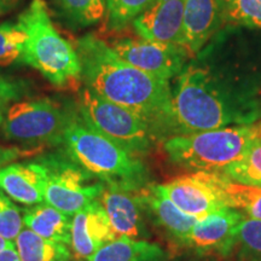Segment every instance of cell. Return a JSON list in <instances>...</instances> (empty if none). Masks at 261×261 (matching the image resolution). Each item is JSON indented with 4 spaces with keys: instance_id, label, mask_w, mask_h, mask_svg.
Segmentation results:
<instances>
[{
    "instance_id": "1",
    "label": "cell",
    "mask_w": 261,
    "mask_h": 261,
    "mask_svg": "<svg viewBox=\"0 0 261 261\" xmlns=\"http://www.w3.org/2000/svg\"><path fill=\"white\" fill-rule=\"evenodd\" d=\"M83 80L98 96L145 120L158 137L171 133L172 90L165 81L121 60L94 34L77 39Z\"/></svg>"
},
{
    "instance_id": "2",
    "label": "cell",
    "mask_w": 261,
    "mask_h": 261,
    "mask_svg": "<svg viewBox=\"0 0 261 261\" xmlns=\"http://www.w3.org/2000/svg\"><path fill=\"white\" fill-rule=\"evenodd\" d=\"M261 117L250 96L225 86L210 69L190 64L172 91L171 133L190 135L231 126H249Z\"/></svg>"
},
{
    "instance_id": "3",
    "label": "cell",
    "mask_w": 261,
    "mask_h": 261,
    "mask_svg": "<svg viewBox=\"0 0 261 261\" xmlns=\"http://www.w3.org/2000/svg\"><path fill=\"white\" fill-rule=\"evenodd\" d=\"M61 145L107 188L140 191L146 187L149 172L142 160L87 125L79 110L65 129Z\"/></svg>"
},
{
    "instance_id": "4",
    "label": "cell",
    "mask_w": 261,
    "mask_h": 261,
    "mask_svg": "<svg viewBox=\"0 0 261 261\" xmlns=\"http://www.w3.org/2000/svg\"><path fill=\"white\" fill-rule=\"evenodd\" d=\"M17 21L27 33L22 62L57 87L79 84L83 70L76 48L55 28L44 0H32Z\"/></svg>"
},
{
    "instance_id": "5",
    "label": "cell",
    "mask_w": 261,
    "mask_h": 261,
    "mask_svg": "<svg viewBox=\"0 0 261 261\" xmlns=\"http://www.w3.org/2000/svg\"><path fill=\"white\" fill-rule=\"evenodd\" d=\"M261 136V125L231 126L168 138L165 151L174 165L196 172H223Z\"/></svg>"
},
{
    "instance_id": "6",
    "label": "cell",
    "mask_w": 261,
    "mask_h": 261,
    "mask_svg": "<svg viewBox=\"0 0 261 261\" xmlns=\"http://www.w3.org/2000/svg\"><path fill=\"white\" fill-rule=\"evenodd\" d=\"M32 162L40 174L45 203L69 217L98 200L106 189L64 149L39 155Z\"/></svg>"
},
{
    "instance_id": "7",
    "label": "cell",
    "mask_w": 261,
    "mask_h": 261,
    "mask_svg": "<svg viewBox=\"0 0 261 261\" xmlns=\"http://www.w3.org/2000/svg\"><path fill=\"white\" fill-rule=\"evenodd\" d=\"M75 113L51 98L18 100L5 114L3 135L8 140L23 144L61 145Z\"/></svg>"
},
{
    "instance_id": "8",
    "label": "cell",
    "mask_w": 261,
    "mask_h": 261,
    "mask_svg": "<svg viewBox=\"0 0 261 261\" xmlns=\"http://www.w3.org/2000/svg\"><path fill=\"white\" fill-rule=\"evenodd\" d=\"M79 113L87 125L136 156L145 154L159 138L143 117L104 99L87 86L80 93Z\"/></svg>"
},
{
    "instance_id": "9",
    "label": "cell",
    "mask_w": 261,
    "mask_h": 261,
    "mask_svg": "<svg viewBox=\"0 0 261 261\" xmlns=\"http://www.w3.org/2000/svg\"><path fill=\"white\" fill-rule=\"evenodd\" d=\"M223 172H196L182 175L156 189L179 210L197 219L228 207L224 194Z\"/></svg>"
},
{
    "instance_id": "10",
    "label": "cell",
    "mask_w": 261,
    "mask_h": 261,
    "mask_svg": "<svg viewBox=\"0 0 261 261\" xmlns=\"http://www.w3.org/2000/svg\"><path fill=\"white\" fill-rule=\"evenodd\" d=\"M113 51L137 69L169 81L184 69L189 57L188 50L180 45L139 38H121L109 45Z\"/></svg>"
},
{
    "instance_id": "11",
    "label": "cell",
    "mask_w": 261,
    "mask_h": 261,
    "mask_svg": "<svg viewBox=\"0 0 261 261\" xmlns=\"http://www.w3.org/2000/svg\"><path fill=\"white\" fill-rule=\"evenodd\" d=\"M240 211L224 207L201 218L189 233L185 246L200 253L215 252L230 255L232 250L236 228L244 220Z\"/></svg>"
},
{
    "instance_id": "12",
    "label": "cell",
    "mask_w": 261,
    "mask_h": 261,
    "mask_svg": "<svg viewBox=\"0 0 261 261\" xmlns=\"http://www.w3.org/2000/svg\"><path fill=\"white\" fill-rule=\"evenodd\" d=\"M99 201L117 236L132 240H144L150 236L144 218L146 210L140 191L106 187Z\"/></svg>"
},
{
    "instance_id": "13",
    "label": "cell",
    "mask_w": 261,
    "mask_h": 261,
    "mask_svg": "<svg viewBox=\"0 0 261 261\" xmlns=\"http://www.w3.org/2000/svg\"><path fill=\"white\" fill-rule=\"evenodd\" d=\"M117 238L99 198L73 215L70 246L79 259H89L104 244Z\"/></svg>"
},
{
    "instance_id": "14",
    "label": "cell",
    "mask_w": 261,
    "mask_h": 261,
    "mask_svg": "<svg viewBox=\"0 0 261 261\" xmlns=\"http://www.w3.org/2000/svg\"><path fill=\"white\" fill-rule=\"evenodd\" d=\"M184 3L185 0H155L133 21V28L144 39L182 46Z\"/></svg>"
},
{
    "instance_id": "15",
    "label": "cell",
    "mask_w": 261,
    "mask_h": 261,
    "mask_svg": "<svg viewBox=\"0 0 261 261\" xmlns=\"http://www.w3.org/2000/svg\"><path fill=\"white\" fill-rule=\"evenodd\" d=\"M220 0H185L182 46L194 56L220 27Z\"/></svg>"
},
{
    "instance_id": "16",
    "label": "cell",
    "mask_w": 261,
    "mask_h": 261,
    "mask_svg": "<svg viewBox=\"0 0 261 261\" xmlns=\"http://www.w3.org/2000/svg\"><path fill=\"white\" fill-rule=\"evenodd\" d=\"M140 195L148 217L151 218V220L168 236L185 246L189 233L197 223V218L179 210L171 200L156 189L155 185L140 190Z\"/></svg>"
},
{
    "instance_id": "17",
    "label": "cell",
    "mask_w": 261,
    "mask_h": 261,
    "mask_svg": "<svg viewBox=\"0 0 261 261\" xmlns=\"http://www.w3.org/2000/svg\"><path fill=\"white\" fill-rule=\"evenodd\" d=\"M0 190L17 203H45L40 174L32 161L11 163L0 169Z\"/></svg>"
},
{
    "instance_id": "18",
    "label": "cell",
    "mask_w": 261,
    "mask_h": 261,
    "mask_svg": "<svg viewBox=\"0 0 261 261\" xmlns=\"http://www.w3.org/2000/svg\"><path fill=\"white\" fill-rule=\"evenodd\" d=\"M23 224L42 238L70 246L71 217L47 203L22 211Z\"/></svg>"
},
{
    "instance_id": "19",
    "label": "cell",
    "mask_w": 261,
    "mask_h": 261,
    "mask_svg": "<svg viewBox=\"0 0 261 261\" xmlns=\"http://www.w3.org/2000/svg\"><path fill=\"white\" fill-rule=\"evenodd\" d=\"M165 250L145 240L119 236L104 244L87 261H166Z\"/></svg>"
},
{
    "instance_id": "20",
    "label": "cell",
    "mask_w": 261,
    "mask_h": 261,
    "mask_svg": "<svg viewBox=\"0 0 261 261\" xmlns=\"http://www.w3.org/2000/svg\"><path fill=\"white\" fill-rule=\"evenodd\" d=\"M15 247L19 261H65L70 259L67 244L42 238L29 228H22L16 237Z\"/></svg>"
},
{
    "instance_id": "21",
    "label": "cell",
    "mask_w": 261,
    "mask_h": 261,
    "mask_svg": "<svg viewBox=\"0 0 261 261\" xmlns=\"http://www.w3.org/2000/svg\"><path fill=\"white\" fill-rule=\"evenodd\" d=\"M223 173L232 181L261 188V136L254 139L242 158L227 166Z\"/></svg>"
},
{
    "instance_id": "22",
    "label": "cell",
    "mask_w": 261,
    "mask_h": 261,
    "mask_svg": "<svg viewBox=\"0 0 261 261\" xmlns=\"http://www.w3.org/2000/svg\"><path fill=\"white\" fill-rule=\"evenodd\" d=\"M223 188L228 207L244 212L252 219L261 220V188L240 184L226 175Z\"/></svg>"
},
{
    "instance_id": "23",
    "label": "cell",
    "mask_w": 261,
    "mask_h": 261,
    "mask_svg": "<svg viewBox=\"0 0 261 261\" xmlns=\"http://www.w3.org/2000/svg\"><path fill=\"white\" fill-rule=\"evenodd\" d=\"M64 18L74 27H89L106 16V0H57Z\"/></svg>"
},
{
    "instance_id": "24",
    "label": "cell",
    "mask_w": 261,
    "mask_h": 261,
    "mask_svg": "<svg viewBox=\"0 0 261 261\" xmlns=\"http://www.w3.org/2000/svg\"><path fill=\"white\" fill-rule=\"evenodd\" d=\"M155 0H106V29L123 31L133 23Z\"/></svg>"
},
{
    "instance_id": "25",
    "label": "cell",
    "mask_w": 261,
    "mask_h": 261,
    "mask_svg": "<svg viewBox=\"0 0 261 261\" xmlns=\"http://www.w3.org/2000/svg\"><path fill=\"white\" fill-rule=\"evenodd\" d=\"M232 252L240 261H261V220L244 218L236 228Z\"/></svg>"
},
{
    "instance_id": "26",
    "label": "cell",
    "mask_w": 261,
    "mask_h": 261,
    "mask_svg": "<svg viewBox=\"0 0 261 261\" xmlns=\"http://www.w3.org/2000/svg\"><path fill=\"white\" fill-rule=\"evenodd\" d=\"M27 33L19 22L0 24V67L22 62Z\"/></svg>"
},
{
    "instance_id": "27",
    "label": "cell",
    "mask_w": 261,
    "mask_h": 261,
    "mask_svg": "<svg viewBox=\"0 0 261 261\" xmlns=\"http://www.w3.org/2000/svg\"><path fill=\"white\" fill-rule=\"evenodd\" d=\"M221 17L230 23L261 28V0H220Z\"/></svg>"
},
{
    "instance_id": "28",
    "label": "cell",
    "mask_w": 261,
    "mask_h": 261,
    "mask_svg": "<svg viewBox=\"0 0 261 261\" xmlns=\"http://www.w3.org/2000/svg\"><path fill=\"white\" fill-rule=\"evenodd\" d=\"M23 225L22 210H19L4 191L0 190V236L8 241H15Z\"/></svg>"
},
{
    "instance_id": "29",
    "label": "cell",
    "mask_w": 261,
    "mask_h": 261,
    "mask_svg": "<svg viewBox=\"0 0 261 261\" xmlns=\"http://www.w3.org/2000/svg\"><path fill=\"white\" fill-rule=\"evenodd\" d=\"M24 83L10 79V77L0 74V126L4 121L5 114L9 108L21 99L24 94Z\"/></svg>"
},
{
    "instance_id": "30",
    "label": "cell",
    "mask_w": 261,
    "mask_h": 261,
    "mask_svg": "<svg viewBox=\"0 0 261 261\" xmlns=\"http://www.w3.org/2000/svg\"><path fill=\"white\" fill-rule=\"evenodd\" d=\"M41 150V146H35V148L32 149H23L18 148V146H9V148L0 146V169L18 159H23L31 155L40 154Z\"/></svg>"
},
{
    "instance_id": "31",
    "label": "cell",
    "mask_w": 261,
    "mask_h": 261,
    "mask_svg": "<svg viewBox=\"0 0 261 261\" xmlns=\"http://www.w3.org/2000/svg\"><path fill=\"white\" fill-rule=\"evenodd\" d=\"M0 261H19V256L15 244L6 248L3 252H0Z\"/></svg>"
},
{
    "instance_id": "32",
    "label": "cell",
    "mask_w": 261,
    "mask_h": 261,
    "mask_svg": "<svg viewBox=\"0 0 261 261\" xmlns=\"http://www.w3.org/2000/svg\"><path fill=\"white\" fill-rule=\"evenodd\" d=\"M21 0H0V16L12 11Z\"/></svg>"
},
{
    "instance_id": "33",
    "label": "cell",
    "mask_w": 261,
    "mask_h": 261,
    "mask_svg": "<svg viewBox=\"0 0 261 261\" xmlns=\"http://www.w3.org/2000/svg\"><path fill=\"white\" fill-rule=\"evenodd\" d=\"M11 246H14V242H11V241H8L6 238L0 236V252H3V250L6 249V248H9Z\"/></svg>"
},
{
    "instance_id": "34",
    "label": "cell",
    "mask_w": 261,
    "mask_h": 261,
    "mask_svg": "<svg viewBox=\"0 0 261 261\" xmlns=\"http://www.w3.org/2000/svg\"><path fill=\"white\" fill-rule=\"evenodd\" d=\"M174 261H201V260H194V259H178Z\"/></svg>"
},
{
    "instance_id": "35",
    "label": "cell",
    "mask_w": 261,
    "mask_h": 261,
    "mask_svg": "<svg viewBox=\"0 0 261 261\" xmlns=\"http://www.w3.org/2000/svg\"><path fill=\"white\" fill-rule=\"evenodd\" d=\"M65 261H69V260H65Z\"/></svg>"
}]
</instances>
